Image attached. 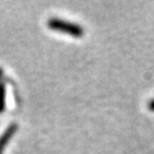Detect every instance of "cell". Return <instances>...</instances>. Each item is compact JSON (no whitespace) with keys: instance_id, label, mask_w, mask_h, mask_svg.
I'll return each mask as SVG.
<instances>
[{"instance_id":"1","label":"cell","mask_w":154,"mask_h":154,"mask_svg":"<svg viewBox=\"0 0 154 154\" xmlns=\"http://www.w3.org/2000/svg\"><path fill=\"white\" fill-rule=\"evenodd\" d=\"M47 26L52 30L66 33L73 37H82L84 34V29L81 25L60 18H50L47 21Z\"/></svg>"},{"instance_id":"2","label":"cell","mask_w":154,"mask_h":154,"mask_svg":"<svg viewBox=\"0 0 154 154\" xmlns=\"http://www.w3.org/2000/svg\"><path fill=\"white\" fill-rule=\"evenodd\" d=\"M17 128H18L17 124L11 123L10 125L7 126L5 131L1 134V136H0V154H3V151H4L6 145L11 140V138L14 135L15 132L17 131Z\"/></svg>"},{"instance_id":"3","label":"cell","mask_w":154,"mask_h":154,"mask_svg":"<svg viewBox=\"0 0 154 154\" xmlns=\"http://www.w3.org/2000/svg\"><path fill=\"white\" fill-rule=\"evenodd\" d=\"M5 84L4 82H0V114L4 111L5 109Z\"/></svg>"},{"instance_id":"4","label":"cell","mask_w":154,"mask_h":154,"mask_svg":"<svg viewBox=\"0 0 154 154\" xmlns=\"http://www.w3.org/2000/svg\"><path fill=\"white\" fill-rule=\"evenodd\" d=\"M148 108H149V110H151V111H154V99H152L151 101H149Z\"/></svg>"},{"instance_id":"5","label":"cell","mask_w":154,"mask_h":154,"mask_svg":"<svg viewBox=\"0 0 154 154\" xmlns=\"http://www.w3.org/2000/svg\"><path fill=\"white\" fill-rule=\"evenodd\" d=\"M2 73H3V69L0 67V78H1V76H2Z\"/></svg>"}]
</instances>
